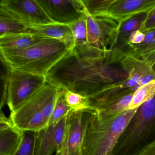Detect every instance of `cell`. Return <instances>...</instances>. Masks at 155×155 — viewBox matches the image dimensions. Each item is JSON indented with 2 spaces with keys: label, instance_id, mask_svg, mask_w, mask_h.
<instances>
[{
  "label": "cell",
  "instance_id": "cell-3",
  "mask_svg": "<svg viewBox=\"0 0 155 155\" xmlns=\"http://www.w3.org/2000/svg\"><path fill=\"white\" fill-rule=\"evenodd\" d=\"M71 50L65 43L47 38L21 50H1L12 69L45 76Z\"/></svg>",
  "mask_w": 155,
  "mask_h": 155
},
{
  "label": "cell",
  "instance_id": "cell-9",
  "mask_svg": "<svg viewBox=\"0 0 155 155\" xmlns=\"http://www.w3.org/2000/svg\"><path fill=\"white\" fill-rule=\"evenodd\" d=\"M0 7L8 10L28 25L55 23L49 18L37 0H0Z\"/></svg>",
  "mask_w": 155,
  "mask_h": 155
},
{
  "label": "cell",
  "instance_id": "cell-11",
  "mask_svg": "<svg viewBox=\"0 0 155 155\" xmlns=\"http://www.w3.org/2000/svg\"><path fill=\"white\" fill-rule=\"evenodd\" d=\"M155 6V0H115L106 17L120 24L132 16L148 13Z\"/></svg>",
  "mask_w": 155,
  "mask_h": 155
},
{
  "label": "cell",
  "instance_id": "cell-25",
  "mask_svg": "<svg viewBox=\"0 0 155 155\" xmlns=\"http://www.w3.org/2000/svg\"><path fill=\"white\" fill-rule=\"evenodd\" d=\"M62 89V88H61ZM72 111L70 107L67 105L64 102V99L61 93H61L59 99L52 114L48 125L54 126L60 121L61 119L65 115L68 114L70 111Z\"/></svg>",
  "mask_w": 155,
  "mask_h": 155
},
{
  "label": "cell",
  "instance_id": "cell-2",
  "mask_svg": "<svg viewBox=\"0 0 155 155\" xmlns=\"http://www.w3.org/2000/svg\"><path fill=\"white\" fill-rule=\"evenodd\" d=\"M137 109L127 110L114 117H102L90 110L81 146V155H111L119 136Z\"/></svg>",
  "mask_w": 155,
  "mask_h": 155
},
{
  "label": "cell",
  "instance_id": "cell-32",
  "mask_svg": "<svg viewBox=\"0 0 155 155\" xmlns=\"http://www.w3.org/2000/svg\"><path fill=\"white\" fill-rule=\"evenodd\" d=\"M57 155L56 154V155ZM68 155H78V154H69Z\"/></svg>",
  "mask_w": 155,
  "mask_h": 155
},
{
  "label": "cell",
  "instance_id": "cell-24",
  "mask_svg": "<svg viewBox=\"0 0 155 155\" xmlns=\"http://www.w3.org/2000/svg\"><path fill=\"white\" fill-rule=\"evenodd\" d=\"M70 26L74 40V47L87 44V29L85 16Z\"/></svg>",
  "mask_w": 155,
  "mask_h": 155
},
{
  "label": "cell",
  "instance_id": "cell-26",
  "mask_svg": "<svg viewBox=\"0 0 155 155\" xmlns=\"http://www.w3.org/2000/svg\"><path fill=\"white\" fill-rule=\"evenodd\" d=\"M155 29V6L147 13V16L140 28V31L144 33Z\"/></svg>",
  "mask_w": 155,
  "mask_h": 155
},
{
  "label": "cell",
  "instance_id": "cell-29",
  "mask_svg": "<svg viewBox=\"0 0 155 155\" xmlns=\"http://www.w3.org/2000/svg\"><path fill=\"white\" fill-rule=\"evenodd\" d=\"M137 155H155V141L147 147Z\"/></svg>",
  "mask_w": 155,
  "mask_h": 155
},
{
  "label": "cell",
  "instance_id": "cell-1",
  "mask_svg": "<svg viewBox=\"0 0 155 155\" xmlns=\"http://www.w3.org/2000/svg\"><path fill=\"white\" fill-rule=\"evenodd\" d=\"M127 56L116 47L103 51L87 44L75 47L49 71L46 83L89 98L128 79Z\"/></svg>",
  "mask_w": 155,
  "mask_h": 155
},
{
  "label": "cell",
  "instance_id": "cell-31",
  "mask_svg": "<svg viewBox=\"0 0 155 155\" xmlns=\"http://www.w3.org/2000/svg\"><path fill=\"white\" fill-rule=\"evenodd\" d=\"M9 121L10 119L6 117L2 110V108H0V122H8Z\"/></svg>",
  "mask_w": 155,
  "mask_h": 155
},
{
  "label": "cell",
  "instance_id": "cell-13",
  "mask_svg": "<svg viewBox=\"0 0 155 155\" xmlns=\"http://www.w3.org/2000/svg\"><path fill=\"white\" fill-rule=\"evenodd\" d=\"M147 14V13L138 14L118 24L117 38L114 47L123 49L130 53L131 49L128 45V38L132 33L140 30Z\"/></svg>",
  "mask_w": 155,
  "mask_h": 155
},
{
  "label": "cell",
  "instance_id": "cell-10",
  "mask_svg": "<svg viewBox=\"0 0 155 155\" xmlns=\"http://www.w3.org/2000/svg\"><path fill=\"white\" fill-rule=\"evenodd\" d=\"M68 114L55 125H48L36 132L34 155H52L61 148L64 140Z\"/></svg>",
  "mask_w": 155,
  "mask_h": 155
},
{
  "label": "cell",
  "instance_id": "cell-12",
  "mask_svg": "<svg viewBox=\"0 0 155 155\" xmlns=\"http://www.w3.org/2000/svg\"><path fill=\"white\" fill-rule=\"evenodd\" d=\"M27 32L60 40L66 43L71 50L74 48V40L70 25L54 23L28 25Z\"/></svg>",
  "mask_w": 155,
  "mask_h": 155
},
{
  "label": "cell",
  "instance_id": "cell-4",
  "mask_svg": "<svg viewBox=\"0 0 155 155\" xmlns=\"http://www.w3.org/2000/svg\"><path fill=\"white\" fill-rule=\"evenodd\" d=\"M155 141V94L138 107L111 155H137Z\"/></svg>",
  "mask_w": 155,
  "mask_h": 155
},
{
  "label": "cell",
  "instance_id": "cell-23",
  "mask_svg": "<svg viewBox=\"0 0 155 155\" xmlns=\"http://www.w3.org/2000/svg\"><path fill=\"white\" fill-rule=\"evenodd\" d=\"M21 132V143L13 155H34L36 132Z\"/></svg>",
  "mask_w": 155,
  "mask_h": 155
},
{
  "label": "cell",
  "instance_id": "cell-14",
  "mask_svg": "<svg viewBox=\"0 0 155 155\" xmlns=\"http://www.w3.org/2000/svg\"><path fill=\"white\" fill-rule=\"evenodd\" d=\"M47 38H49L28 32L5 35L0 37V50H16L25 49Z\"/></svg>",
  "mask_w": 155,
  "mask_h": 155
},
{
  "label": "cell",
  "instance_id": "cell-18",
  "mask_svg": "<svg viewBox=\"0 0 155 155\" xmlns=\"http://www.w3.org/2000/svg\"><path fill=\"white\" fill-rule=\"evenodd\" d=\"M61 93L64 102L74 112L94 110L91 107L87 97L72 92L65 87H61Z\"/></svg>",
  "mask_w": 155,
  "mask_h": 155
},
{
  "label": "cell",
  "instance_id": "cell-30",
  "mask_svg": "<svg viewBox=\"0 0 155 155\" xmlns=\"http://www.w3.org/2000/svg\"><path fill=\"white\" fill-rule=\"evenodd\" d=\"M12 126H13L10 120L8 122H0V132Z\"/></svg>",
  "mask_w": 155,
  "mask_h": 155
},
{
  "label": "cell",
  "instance_id": "cell-17",
  "mask_svg": "<svg viewBox=\"0 0 155 155\" xmlns=\"http://www.w3.org/2000/svg\"><path fill=\"white\" fill-rule=\"evenodd\" d=\"M134 93L128 94L102 106L97 112L102 117H114L128 110Z\"/></svg>",
  "mask_w": 155,
  "mask_h": 155
},
{
  "label": "cell",
  "instance_id": "cell-5",
  "mask_svg": "<svg viewBox=\"0 0 155 155\" xmlns=\"http://www.w3.org/2000/svg\"><path fill=\"white\" fill-rule=\"evenodd\" d=\"M46 83L45 76L12 69L7 90V105L11 113L19 109Z\"/></svg>",
  "mask_w": 155,
  "mask_h": 155
},
{
  "label": "cell",
  "instance_id": "cell-22",
  "mask_svg": "<svg viewBox=\"0 0 155 155\" xmlns=\"http://www.w3.org/2000/svg\"><path fill=\"white\" fill-rule=\"evenodd\" d=\"M83 4L89 14L93 17H106L115 0H84Z\"/></svg>",
  "mask_w": 155,
  "mask_h": 155
},
{
  "label": "cell",
  "instance_id": "cell-20",
  "mask_svg": "<svg viewBox=\"0 0 155 155\" xmlns=\"http://www.w3.org/2000/svg\"><path fill=\"white\" fill-rule=\"evenodd\" d=\"M155 94V80L139 87L133 95L128 110L137 109Z\"/></svg>",
  "mask_w": 155,
  "mask_h": 155
},
{
  "label": "cell",
  "instance_id": "cell-28",
  "mask_svg": "<svg viewBox=\"0 0 155 155\" xmlns=\"http://www.w3.org/2000/svg\"><path fill=\"white\" fill-rule=\"evenodd\" d=\"M142 59L145 60L149 63L150 68L155 74V52L148 55Z\"/></svg>",
  "mask_w": 155,
  "mask_h": 155
},
{
  "label": "cell",
  "instance_id": "cell-16",
  "mask_svg": "<svg viewBox=\"0 0 155 155\" xmlns=\"http://www.w3.org/2000/svg\"><path fill=\"white\" fill-rule=\"evenodd\" d=\"M22 132L13 126L0 132V155H13L20 145Z\"/></svg>",
  "mask_w": 155,
  "mask_h": 155
},
{
  "label": "cell",
  "instance_id": "cell-21",
  "mask_svg": "<svg viewBox=\"0 0 155 155\" xmlns=\"http://www.w3.org/2000/svg\"><path fill=\"white\" fill-rule=\"evenodd\" d=\"M12 68L0 50V108L7 104V90Z\"/></svg>",
  "mask_w": 155,
  "mask_h": 155
},
{
  "label": "cell",
  "instance_id": "cell-6",
  "mask_svg": "<svg viewBox=\"0 0 155 155\" xmlns=\"http://www.w3.org/2000/svg\"><path fill=\"white\" fill-rule=\"evenodd\" d=\"M84 15L87 23V44L103 51L113 49L116 43L118 23L109 17H93L85 7Z\"/></svg>",
  "mask_w": 155,
  "mask_h": 155
},
{
  "label": "cell",
  "instance_id": "cell-27",
  "mask_svg": "<svg viewBox=\"0 0 155 155\" xmlns=\"http://www.w3.org/2000/svg\"><path fill=\"white\" fill-rule=\"evenodd\" d=\"M145 35L140 30L135 31L131 34L128 38V45L129 46L140 44L144 40Z\"/></svg>",
  "mask_w": 155,
  "mask_h": 155
},
{
  "label": "cell",
  "instance_id": "cell-15",
  "mask_svg": "<svg viewBox=\"0 0 155 155\" xmlns=\"http://www.w3.org/2000/svg\"><path fill=\"white\" fill-rule=\"evenodd\" d=\"M28 27L13 14L0 7V37L9 34L27 32Z\"/></svg>",
  "mask_w": 155,
  "mask_h": 155
},
{
  "label": "cell",
  "instance_id": "cell-8",
  "mask_svg": "<svg viewBox=\"0 0 155 155\" xmlns=\"http://www.w3.org/2000/svg\"><path fill=\"white\" fill-rule=\"evenodd\" d=\"M90 110L69 112L64 140L56 153L59 155H81V146Z\"/></svg>",
  "mask_w": 155,
  "mask_h": 155
},
{
  "label": "cell",
  "instance_id": "cell-19",
  "mask_svg": "<svg viewBox=\"0 0 155 155\" xmlns=\"http://www.w3.org/2000/svg\"><path fill=\"white\" fill-rule=\"evenodd\" d=\"M144 34V40L141 43L130 46V56L137 59H142L155 52V29L148 31Z\"/></svg>",
  "mask_w": 155,
  "mask_h": 155
},
{
  "label": "cell",
  "instance_id": "cell-7",
  "mask_svg": "<svg viewBox=\"0 0 155 155\" xmlns=\"http://www.w3.org/2000/svg\"><path fill=\"white\" fill-rule=\"evenodd\" d=\"M49 18L55 23L71 25L85 16L82 0H37Z\"/></svg>",
  "mask_w": 155,
  "mask_h": 155
}]
</instances>
